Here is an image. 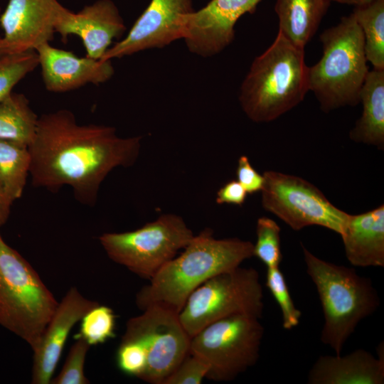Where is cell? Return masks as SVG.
Segmentation results:
<instances>
[{
    "label": "cell",
    "instance_id": "24",
    "mask_svg": "<svg viewBox=\"0 0 384 384\" xmlns=\"http://www.w3.org/2000/svg\"><path fill=\"white\" fill-rule=\"evenodd\" d=\"M352 14L363 35L367 61L384 70V0L355 6Z\"/></svg>",
    "mask_w": 384,
    "mask_h": 384
},
{
    "label": "cell",
    "instance_id": "9",
    "mask_svg": "<svg viewBox=\"0 0 384 384\" xmlns=\"http://www.w3.org/2000/svg\"><path fill=\"white\" fill-rule=\"evenodd\" d=\"M193 235L182 218L164 214L135 230L104 233L99 240L111 260L149 281Z\"/></svg>",
    "mask_w": 384,
    "mask_h": 384
},
{
    "label": "cell",
    "instance_id": "21",
    "mask_svg": "<svg viewBox=\"0 0 384 384\" xmlns=\"http://www.w3.org/2000/svg\"><path fill=\"white\" fill-rule=\"evenodd\" d=\"M330 0H277L279 32L296 46L304 48L316 33Z\"/></svg>",
    "mask_w": 384,
    "mask_h": 384
},
{
    "label": "cell",
    "instance_id": "18",
    "mask_svg": "<svg viewBox=\"0 0 384 384\" xmlns=\"http://www.w3.org/2000/svg\"><path fill=\"white\" fill-rule=\"evenodd\" d=\"M378 358L364 349L345 355L321 356L309 370L310 384H383V343L378 346Z\"/></svg>",
    "mask_w": 384,
    "mask_h": 384
},
{
    "label": "cell",
    "instance_id": "20",
    "mask_svg": "<svg viewBox=\"0 0 384 384\" xmlns=\"http://www.w3.org/2000/svg\"><path fill=\"white\" fill-rule=\"evenodd\" d=\"M363 111L349 132L356 143L384 148V70L368 71L360 95Z\"/></svg>",
    "mask_w": 384,
    "mask_h": 384
},
{
    "label": "cell",
    "instance_id": "30",
    "mask_svg": "<svg viewBox=\"0 0 384 384\" xmlns=\"http://www.w3.org/2000/svg\"><path fill=\"white\" fill-rule=\"evenodd\" d=\"M116 362L122 373L140 379L146 368V351L140 341L124 334L117 350Z\"/></svg>",
    "mask_w": 384,
    "mask_h": 384
},
{
    "label": "cell",
    "instance_id": "10",
    "mask_svg": "<svg viewBox=\"0 0 384 384\" xmlns=\"http://www.w3.org/2000/svg\"><path fill=\"white\" fill-rule=\"evenodd\" d=\"M263 208L294 230L319 225L341 235L348 213L334 206L314 184L305 179L275 171L263 174Z\"/></svg>",
    "mask_w": 384,
    "mask_h": 384
},
{
    "label": "cell",
    "instance_id": "13",
    "mask_svg": "<svg viewBox=\"0 0 384 384\" xmlns=\"http://www.w3.org/2000/svg\"><path fill=\"white\" fill-rule=\"evenodd\" d=\"M193 11L192 0H151L127 35L110 46L101 60L161 48L183 38L184 17Z\"/></svg>",
    "mask_w": 384,
    "mask_h": 384
},
{
    "label": "cell",
    "instance_id": "27",
    "mask_svg": "<svg viewBox=\"0 0 384 384\" xmlns=\"http://www.w3.org/2000/svg\"><path fill=\"white\" fill-rule=\"evenodd\" d=\"M38 66L36 50L0 58V101L28 73Z\"/></svg>",
    "mask_w": 384,
    "mask_h": 384
},
{
    "label": "cell",
    "instance_id": "36",
    "mask_svg": "<svg viewBox=\"0 0 384 384\" xmlns=\"http://www.w3.org/2000/svg\"><path fill=\"white\" fill-rule=\"evenodd\" d=\"M373 0H360L361 4H366L372 1Z\"/></svg>",
    "mask_w": 384,
    "mask_h": 384
},
{
    "label": "cell",
    "instance_id": "5",
    "mask_svg": "<svg viewBox=\"0 0 384 384\" xmlns=\"http://www.w3.org/2000/svg\"><path fill=\"white\" fill-rule=\"evenodd\" d=\"M320 41L322 56L309 67V90L325 112L356 106L369 70L363 35L353 14L324 31Z\"/></svg>",
    "mask_w": 384,
    "mask_h": 384
},
{
    "label": "cell",
    "instance_id": "22",
    "mask_svg": "<svg viewBox=\"0 0 384 384\" xmlns=\"http://www.w3.org/2000/svg\"><path fill=\"white\" fill-rule=\"evenodd\" d=\"M38 117L26 95L12 92L0 101V139L28 146L36 135Z\"/></svg>",
    "mask_w": 384,
    "mask_h": 384
},
{
    "label": "cell",
    "instance_id": "8",
    "mask_svg": "<svg viewBox=\"0 0 384 384\" xmlns=\"http://www.w3.org/2000/svg\"><path fill=\"white\" fill-rule=\"evenodd\" d=\"M263 335L260 319L234 315L214 321L193 335L189 353L206 363V378L230 381L257 363Z\"/></svg>",
    "mask_w": 384,
    "mask_h": 384
},
{
    "label": "cell",
    "instance_id": "2",
    "mask_svg": "<svg viewBox=\"0 0 384 384\" xmlns=\"http://www.w3.org/2000/svg\"><path fill=\"white\" fill-rule=\"evenodd\" d=\"M252 256V242L238 238L217 239L206 228L193 235L181 253L137 293L136 304L142 311L159 304L179 313L189 295L203 283Z\"/></svg>",
    "mask_w": 384,
    "mask_h": 384
},
{
    "label": "cell",
    "instance_id": "3",
    "mask_svg": "<svg viewBox=\"0 0 384 384\" xmlns=\"http://www.w3.org/2000/svg\"><path fill=\"white\" fill-rule=\"evenodd\" d=\"M308 91L304 48L278 31L271 46L252 63L240 86L239 102L250 119L269 122L297 106Z\"/></svg>",
    "mask_w": 384,
    "mask_h": 384
},
{
    "label": "cell",
    "instance_id": "25",
    "mask_svg": "<svg viewBox=\"0 0 384 384\" xmlns=\"http://www.w3.org/2000/svg\"><path fill=\"white\" fill-rule=\"evenodd\" d=\"M116 318L111 308L98 304L82 316L75 336L82 338L90 346L104 343L115 336Z\"/></svg>",
    "mask_w": 384,
    "mask_h": 384
},
{
    "label": "cell",
    "instance_id": "33",
    "mask_svg": "<svg viewBox=\"0 0 384 384\" xmlns=\"http://www.w3.org/2000/svg\"><path fill=\"white\" fill-rule=\"evenodd\" d=\"M247 193L237 180L224 184L217 192L216 202L218 204L242 206L246 200Z\"/></svg>",
    "mask_w": 384,
    "mask_h": 384
},
{
    "label": "cell",
    "instance_id": "17",
    "mask_svg": "<svg viewBox=\"0 0 384 384\" xmlns=\"http://www.w3.org/2000/svg\"><path fill=\"white\" fill-rule=\"evenodd\" d=\"M36 51L44 85L50 92H65L90 83L100 85L114 73L110 60L78 57L50 43L41 45Z\"/></svg>",
    "mask_w": 384,
    "mask_h": 384
},
{
    "label": "cell",
    "instance_id": "19",
    "mask_svg": "<svg viewBox=\"0 0 384 384\" xmlns=\"http://www.w3.org/2000/svg\"><path fill=\"white\" fill-rule=\"evenodd\" d=\"M346 257L354 267H384V205L349 214L342 233Z\"/></svg>",
    "mask_w": 384,
    "mask_h": 384
},
{
    "label": "cell",
    "instance_id": "29",
    "mask_svg": "<svg viewBox=\"0 0 384 384\" xmlns=\"http://www.w3.org/2000/svg\"><path fill=\"white\" fill-rule=\"evenodd\" d=\"M75 341L68 352L64 365L58 375L50 380L52 384H88L84 366L90 345L82 338L75 336Z\"/></svg>",
    "mask_w": 384,
    "mask_h": 384
},
{
    "label": "cell",
    "instance_id": "32",
    "mask_svg": "<svg viewBox=\"0 0 384 384\" xmlns=\"http://www.w3.org/2000/svg\"><path fill=\"white\" fill-rule=\"evenodd\" d=\"M237 181L245 188L247 194L261 191L265 178L252 166L248 157L242 155L239 157L236 169Z\"/></svg>",
    "mask_w": 384,
    "mask_h": 384
},
{
    "label": "cell",
    "instance_id": "4",
    "mask_svg": "<svg viewBox=\"0 0 384 384\" xmlns=\"http://www.w3.org/2000/svg\"><path fill=\"white\" fill-rule=\"evenodd\" d=\"M306 273L314 282L321 304V342L340 355L359 323L372 315L380 301L370 278L356 270L325 261L302 243Z\"/></svg>",
    "mask_w": 384,
    "mask_h": 384
},
{
    "label": "cell",
    "instance_id": "26",
    "mask_svg": "<svg viewBox=\"0 0 384 384\" xmlns=\"http://www.w3.org/2000/svg\"><path fill=\"white\" fill-rule=\"evenodd\" d=\"M280 233V227L272 219L268 217L257 219L253 256L262 262L267 268L279 267L282 259Z\"/></svg>",
    "mask_w": 384,
    "mask_h": 384
},
{
    "label": "cell",
    "instance_id": "7",
    "mask_svg": "<svg viewBox=\"0 0 384 384\" xmlns=\"http://www.w3.org/2000/svg\"><path fill=\"white\" fill-rule=\"evenodd\" d=\"M263 289L258 272L240 266L203 283L188 297L178 317L191 336L207 325L238 314L261 319Z\"/></svg>",
    "mask_w": 384,
    "mask_h": 384
},
{
    "label": "cell",
    "instance_id": "11",
    "mask_svg": "<svg viewBox=\"0 0 384 384\" xmlns=\"http://www.w3.org/2000/svg\"><path fill=\"white\" fill-rule=\"evenodd\" d=\"M142 311L127 321L124 334L140 341L146 351V368L140 379L163 384L188 354L191 336L178 312L159 304L149 305Z\"/></svg>",
    "mask_w": 384,
    "mask_h": 384
},
{
    "label": "cell",
    "instance_id": "16",
    "mask_svg": "<svg viewBox=\"0 0 384 384\" xmlns=\"http://www.w3.org/2000/svg\"><path fill=\"white\" fill-rule=\"evenodd\" d=\"M98 304L84 297L75 287L67 292L33 349V384L50 383L71 329Z\"/></svg>",
    "mask_w": 384,
    "mask_h": 384
},
{
    "label": "cell",
    "instance_id": "14",
    "mask_svg": "<svg viewBox=\"0 0 384 384\" xmlns=\"http://www.w3.org/2000/svg\"><path fill=\"white\" fill-rule=\"evenodd\" d=\"M260 0H211L185 16L183 39L188 49L202 57L218 54L234 39L237 21L253 13Z\"/></svg>",
    "mask_w": 384,
    "mask_h": 384
},
{
    "label": "cell",
    "instance_id": "23",
    "mask_svg": "<svg viewBox=\"0 0 384 384\" xmlns=\"http://www.w3.org/2000/svg\"><path fill=\"white\" fill-rule=\"evenodd\" d=\"M30 166L28 146L0 139V188L11 203L21 197Z\"/></svg>",
    "mask_w": 384,
    "mask_h": 384
},
{
    "label": "cell",
    "instance_id": "31",
    "mask_svg": "<svg viewBox=\"0 0 384 384\" xmlns=\"http://www.w3.org/2000/svg\"><path fill=\"white\" fill-rule=\"evenodd\" d=\"M208 370L205 361L188 353L163 384H200L206 378Z\"/></svg>",
    "mask_w": 384,
    "mask_h": 384
},
{
    "label": "cell",
    "instance_id": "1",
    "mask_svg": "<svg viewBox=\"0 0 384 384\" xmlns=\"http://www.w3.org/2000/svg\"><path fill=\"white\" fill-rule=\"evenodd\" d=\"M140 146L141 137L122 138L112 127L80 124L70 110L45 113L28 146L32 183L52 191L69 186L78 201L93 206L108 174L134 164Z\"/></svg>",
    "mask_w": 384,
    "mask_h": 384
},
{
    "label": "cell",
    "instance_id": "6",
    "mask_svg": "<svg viewBox=\"0 0 384 384\" xmlns=\"http://www.w3.org/2000/svg\"><path fill=\"white\" fill-rule=\"evenodd\" d=\"M58 305L33 267L0 234V324L33 350Z\"/></svg>",
    "mask_w": 384,
    "mask_h": 384
},
{
    "label": "cell",
    "instance_id": "37",
    "mask_svg": "<svg viewBox=\"0 0 384 384\" xmlns=\"http://www.w3.org/2000/svg\"><path fill=\"white\" fill-rule=\"evenodd\" d=\"M1 7H0V14H1Z\"/></svg>",
    "mask_w": 384,
    "mask_h": 384
},
{
    "label": "cell",
    "instance_id": "15",
    "mask_svg": "<svg viewBox=\"0 0 384 384\" xmlns=\"http://www.w3.org/2000/svg\"><path fill=\"white\" fill-rule=\"evenodd\" d=\"M125 31L124 20L112 0H97L78 13L66 8L55 28L64 42L70 35L78 36L86 56L96 60L101 59L113 40Z\"/></svg>",
    "mask_w": 384,
    "mask_h": 384
},
{
    "label": "cell",
    "instance_id": "12",
    "mask_svg": "<svg viewBox=\"0 0 384 384\" xmlns=\"http://www.w3.org/2000/svg\"><path fill=\"white\" fill-rule=\"evenodd\" d=\"M65 9L58 0H9L0 14V58L49 43Z\"/></svg>",
    "mask_w": 384,
    "mask_h": 384
},
{
    "label": "cell",
    "instance_id": "28",
    "mask_svg": "<svg viewBox=\"0 0 384 384\" xmlns=\"http://www.w3.org/2000/svg\"><path fill=\"white\" fill-rule=\"evenodd\" d=\"M266 287L280 308L282 316V327L291 330L296 327L302 316V312L295 306L286 279L279 267L267 268Z\"/></svg>",
    "mask_w": 384,
    "mask_h": 384
},
{
    "label": "cell",
    "instance_id": "35",
    "mask_svg": "<svg viewBox=\"0 0 384 384\" xmlns=\"http://www.w3.org/2000/svg\"><path fill=\"white\" fill-rule=\"evenodd\" d=\"M330 1H336L340 4H345L354 5V6L361 4L360 0H330Z\"/></svg>",
    "mask_w": 384,
    "mask_h": 384
},
{
    "label": "cell",
    "instance_id": "34",
    "mask_svg": "<svg viewBox=\"0 0 384 384\" xmlns=\"http://www.w3.org/2000/svg\"><path fill=\"white\" fill-rule=\"evenodd\" d=\"M11 204L0 188V227L6 222Z\"/></svg>",
    "mask_w": 384,
    "mask_h": 384
}]
</instances>
